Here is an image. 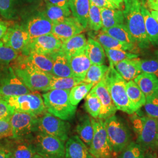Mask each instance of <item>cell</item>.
Segmentation results:
<instances>
[{"mask_svg": "<svg viewBox=\"0 0 158 158\" xmlns=\"http://www.w3.org/2000/svg\"><path fill=\"white\" fill-rule=\"evenodd\" d=\"M70 0H46V2L64 8H69Z\"/></svg>", "mask_w": 158, "mask_h": 158, "instance_id": "f907efd6", "label": "cell"}, {"mask_svg": "<svg viewBox=\"0 0 158 158\" xmlns=\"http://www.w3.org/2000/svg\"><path fill=\"white\" fill-rule=\"evenodd\" d=\"M145 6H148L151 10L158 11V0H147Z\"/></svg>", "mask_w": 158, "mask_h": 158, "instance_id": "816d5d0a", "label": "cell"}, {"mask_svg": "<svg viewBox=\"0 0 158 158\" xmlns=\"http://www.w3.org/2000/svg\"><path fill=\"white\" fill-rule=\"evenodd\" d=\"M29 36L26 27L15 25L7 28L2 37V42L17 52H22L29 41Z\"/></svg>", "mask_w": 158, "mask_h": 158, "instance_id": "5bb4252c", "label": "cell"}, {"mask_svg": "<svg viewBox=\"0 0 158 158\" xmlns=\"http://www.w3.org/2000/svg\"><path fill=\"white\" fill-rule=\"evenodd\" d=\"M15 0H0V14L6 19H10L15 16Z\"/></svg>", "mask_w": 158, "mask_h": 158, "instance_id": "ee69618b", "label": "cell"}, {"mask_svg": "<svg viewBox=\"0 0 158 158\" xmlns=\"http://www.w3.org/2000/svg\"><path fill=\"white\" fill-rule=\"evenodd\" d=\"M44 158V157H42V156H40V155L39 154H38V153H36L35 155H34V156H33V158Z\"/></svg>", "mask_w": 158, "mask_h": 158, "instance_id": "6f0895ef", "label": "cell"}, {"mask_svg": "<svg viewBox=\"0 0 158 158\" xmlns=\"http://www.w3.org/2000/svg\"><path fill=\"white\" fill-rule=\"evenodd\" d=\"M62 43L53 34H46L30 40L21 53L23 55H27L30 52L49 55L59 51Z\"/></svg>", "mask_w": 158, "mask_h": 158, "instance_id": "4fadbf2b", "label": "cell"}, {"mask_svg": "<svg viewBox=\"0 0 158 158\" xmlns=\"http://www.w3.org/2000/svg\"><path fill=\"white\" fill-rule=\"evenodd\" d=\"M31 92L17 76L14 69L8 67L0 70V97L19 96Z\"/></svg>", "mask_w": 158, "mask_h": 158, "instance_id": "7c38bea8", "label": "cell"}, {"mask_svg": "<svg viewBox=\"0 0 158 158\" xmlns=\"http://www.w3.org/2000/svg\"><path fill=\"white\" fill-rule=\"evenodd\" d=\"M53 26V23L46 17L43 12L35 14L29 19L26 26L29 40L46 34H52Z\"/></svg>", "mask_w": 158, "mask_h": 158, "instance_id": "e0dca14e", "label": "cell"}, {"mask_svg": "<svg viewBox=\"0 0 158 158\" xmlns=\"http://www.w3.org/2000/svg\"><path fill=\"white\" fill-rule=\"evenodd\" d=\"M71 125L67 121L63 120L46 111L39 117L37 132H42L66 142L69 138Z\"/></svg>", "mask_w": 158, "mask_h": 158, "instance_id": "30bf717a", "label": "cell"}, {"mask_svg": "<svg viewBox=\"0 0 158 158\" xmlns=\"http://www.w3.org/2000/svg\"><path fill=\"white\" fill-rule=\"evenodd\" d=\"M32 141L36 153L44 158H64L65 142L42 132H36Z\"/></svg>", "mask_w": 158, "mask_h": 158, "instance_id": "9c48e42d", "label": "cell"}, {"mask_svg": "<svg viewBox=\"0 0 158 158\" xmlns=\"http://www.w3.org/2000/svg\"><path fill=\"white\" fill-rule=\"evenodd\" d=\"M39 117L27 113L14 111L10 122L14 139L31 138L37 132Z\"/></svg>", "mask_w": 158, "mask_h": 158, "instance_id": "8fae6325", "label": "cell"}, {"mask_svg": "<svg viewBox=\"0 0 158 158\" xmlns=\"http://www.w3.org/2000/svg\"><path fill=\"white\" fill-rule=\"evenodd\" d=\"M94 134L89 148L91 155L94 158H113L112 148L108 138L104 120L91 118Z\"/></svg>", "mask_w": 158, "mask_h": 158, "instance_id": "ba28073f", "label": "cell"}, {"mask_svg": "<svg viewBox=\"0 0 158 158\" xmlns=\"http://www.w3.org/2000/svg\"><path fill=\"white\" fill-rule=\"evenodd\" d=\"M141 5L139 0H124L123 12L125 26L138 46L140 49H145L150 47L151 43L147 36Z\"/></svg>", "mask_w": 158, "mask_h": 158, "instance_id": "6da1fadb", "label": "cell"}, {"mask_svg": "<svg viewBox=\"0 0 158 158\" xmlns=\"http://www.w3.org/2000/svg\"><path fill=\"white\" fill-rule=\"evenodd\" d=\"M141 12L144 18L148 38L151 45L158 47V23L153 18L149 10L143 4L141 5Z\"/></svg>", "mask_w": 158, "mask_h": 158, "instance_id": "f546056e", "label": "cell"}, {"mask_svg": "<svg viewBox=\"0 0 158 158\" xmlns=\"http://www.w3.org/2000/svg\"><path fill=\"white\" fill-rule=\"evenodd\" d=\"M140 68L142 73L152 74L158 78V51L152 57L140 59Z\"/></svg>", "mask_w": 158, "mask_h": 158, "instance_id": "b9f144b4", "label": "cell"}, {"mask_svg": "<svg viewBox=\"0 0 158 158\" xmlns=\"http://www.w3.org/2000/svg\"><path fill=\"white\" fill-rule=\"evenodd\" d=\"M104 79L117 109L130 115L135 113L127 96V81L117 72L112 64H110Z\"/></svg>", "mask_w": 158, "mask_h": 158, "instance_id": "277c9868", "label": "cell"}, {"mask_svg": "<svg viewBox=\"0 0 158 158\" xmlns=\"http://www.w3.org/2000/svg\"><path fill=\"white\" fill-rule=\"evenodd\" d=\"M104 124L113 152L119 153L131 142L128 126L115 115L104 120Z\"/></svg>", "mask_w": 158, "mask_h": 158, "instance_id": "8992f818", "label": "cell"}, {"mask_svg": "<svg viewBox=\"0 0 158 158\" xmlns=\"http://www.w3.org/2000/svg\"><path fill=\"white\" fill-rule=\"evenodd\" d=\"M49 55L53 61L52 75L61 77L73 76L70 66V57L60 50Z\"/></svg>", "mask_w": 158, "mask_h": 158, "instance_id": "ac0fdd59", "label": "cell"}, {"mask_svg": "<svg viewBox=\"0 0 158 158\" xmlns=\"http://www.w3.org/2000/svg\"><path fill=\"white\" fill-rule=\"evenodd\" d=\"M90 2L100 8H106L110 9H117L115 6H113L107 0H90Z\"/></svg>", "mask_w": 158, "mask_h": 158, "instance_id": "c3c4849f", "label": "cell"}, {"mask_svg": "<svg viewBox=\"0 0 158 158\" xmlns=\"http://www.w3.org/2000/svg\"><path fill=\"white\" fill-rule=\"evenodd\" d=\"M42 12L53 23L64 21L66 18L70 17L72 13L70 8H64L48 2H46L45 11Z\"/></svg>", "mask_w": 158, "mask_h": 158, "instance_id": "d6a6232c", "label": "cell"}, {"mask_svg": "<svg viewBox=\"0 0 158 158\" xmlns=\"http://www.w3.org/2000/svg\"><path fill=\"white\" fill-rule=\"evenodd\" d=\"M2 98L7 102L14 111L27 113L36 117H40L46 111L42 96L35 91Z\"/></svg>", "mask_w": 158, "mask_h": 158, "instance_id": "52a82bcc", "label": "cell"}, {"mask_svg": "<svg viewBox=\"0 0 158 158\" xmlns=\"http://www.w3.org/2000/svg\"><path fill=\"white\" fill-rule=\"evenodd\" d=\"M102 20V30L110 28L115 25L124 24L123 12L118 9L100 8Z\"/></svg>", "mask_w": 158, "mask_h": 158, "instance_id": "f1b7e54d", "label": "cell"}, {"mask_svg": "<svg viewBox=\"0 0 158 158\" xmlns=\"http://www.w3.org/2000/svg\"><path fill=\"white\" fill-rule=\"evenodd\" d=\"M146 1H147V0H141L140 1H141V2L142 4L145 5V2H146Z\"/></svg>", "mask_w": 158, "mask_h": 158, "instance_id": "680465c9", "label": "cell"}, {"mask_svg": "<svg viewBox=\"0 0 158 158\" xmlns=\"http://www.w3.org/2000/svg\"><path fill=\"white\" fill-rule=\"evenodd\" d=\"M13 134L10 119H0V139L12 138Z\"/></svg>", "mask_w": 158, "mask_h": 158, "instance_id": "bcb514c9", "label": "cell"}, {"mask_svg": "<svg viewBox=\"0 0 158 158\" xmlns=\"http://www.w3.org/2000/svg\"><path fill=\"white\" fill-rule=\"evenodd\" d=\"M144 158H158V156L152 151H147L145 152Z\"/></svg>", "mask_w": 158, "mask_h": 158, "instance_id": "11a10c76", "label": "cell"}, {"mask_svg": "<svg viewBox=\"0 0 158 158\" xmlns=\"http://www.w3.org/2000/svg\"><path fill=\"white\" fill-rule=\"evenodd\" d=\"M14 112L7 102L0 97V119H10Z\"/></svg>", "mask_w": 158, "mask_h": 158, "instance_id": "7dc6e473", "label": "cell"}, {"mask_svg": "<svg viewBox=\"0 0 158 158\" xmlns=\"http://www.w3.org/2000/svg\"><path fill=\"white\" fill-rule=\"evenodd\" d=\"M94 36H92L91 38L96 40L103 48L112 49H122L129 52L128 48L126 46L115 40L111 36L101 31H98L97 34H94ZM91 38V37H90Z\"/></svg>", "mask_w": 158, "mask_h": 158, "instance_id": "836d02e7", "label": "cell"}, {"mask_svg": "<svg viewBox=\"0 0 158 158\" xmlns=\"http://www.w3.org/2000/svg\"><path fill=\"white\" fill-rule=\"evenodd\" d=\"M11 152L10 147L0 142V158H10Z\"/></svg>", "mask_w": 158, "mask_h": 158, "instance_id": "681fc988", "label": "cell"}, {"mask_svg": "<svg viewBox=\"0 0 158 158\" xmlns=\"http://www.w3.org/2000/svg\"><path fill=\"white\" fill-rule=\"evenodd\" d=\"M7 30V27L5 23L0 21V40L2 38L4 35L6 34Z\"/></svg>", "mask_w": 158, "mask_h": 158, "instance_id": "db71d44e", "label": "cell"}, {"mask_svg": "<svg viewBox=\"0 0 158 158\" xmlns=\"http://www.w3.org/2000/svg\"><path fill=\"white\" fill-rule=\"evenodd\" d=\"M76 131L81 140L89 148L93 139L94 129L91 118L88 115L85 114L80 117Z\"/></svg>", "mask_w": 158, "mask_h": 158, "instance_id": "83f0119b", "label": "cell"}, {"mask_svg": "<svg viewBox=\"0 0 158 158\" xmlns=\"http://www.w3.org/2000/svg\"><path fill=\"white\" fill-rule=\"evenodd\" d=\"M145 150L138 143L131 142L119 153L117 158H144Z\"/></svg>", "mask_w": 158, "mask_h": 158, "instance_id": "60d3db41", "label": "cell"}, {"mask_svg": "<svg viewBox=\"0 0 158 158\" xmlns=\"http://www.w3.org/2000/svg\"></svg>", "mask_w": 158, "mask_h": 158, "instance_id": "94428289", "label": "cell"}, {"mask_svg": "<svg viewBox=\"0 0 158 158\" xmlns=\"http://www.w3.org/2000/svg\"><path fill=\"white\" fill-rule=\"evenodd\" d=\"M118 10H122L124 8V0H107Z\"/></svg>", "mask_w": 158, "mask_h": 158, "instance_id": "f5cc1de1", "label": "cell"}, {"mask_svg": "<svg viewBox=\"0 0 158 158\" xmlns=\"http://www.w3.org/2000/svg\"><path fill=\"white\" fill-rule=\"evenodd\" d=\"M86 51L92 64L102 65L106 62V53L104 48L96 40L89 38Z\"/></svg>", "mask_w": 158, "mask_h": 158, "instance_id": "4dcf8cb0", "label": "cell"}, {"mask_svg": "<svg viewBox=\"0 0 158 158\" xmlns=\"http://www.w3.org/2000/svg\"><path fill=\"white\" fill-rule=\"evenodd\" d=\"M151 14L152 15L153 18L156 21V22L158 23V11H154V10H151L150 11Z\"/></svg>", "mask_w": 158, "mask_h": 158, "instance_id": "9f6ffc18", "label": "cell"}, {"mask_svg": "<svg viewBox=\"0 0 158 158\" xmlns=\"http://www.w3.org/2000/svg\"><path fill=\"white\" fill-rule=\"evenodd\" d=\"M19 57L25 62L39 70L52 74L53 61L49 55L30 52L27 55H21Z\"/></svg>", "mask_w": 158, "mask_h": 158, "instance_id": "7402d4cb", "label": "cell"}, {"mask_svg": "<svg viewBox=\"0 0 158 158\" xmlns=\"http://www.w3.org/2000/svg\"><path fill=\"white\" fill-rule=\"evenodd\" d=\"M85 28L74 17H69L60 23H53L52 34L62 42L81 34Z\"/></svg>", "mask_w": 158, "mask_h": 158, "instance_id": "9a60e30c", "label": "cell"}, {"mask_svg": "<svg viewBox=\"0 0 158 158\" xmlns=\"http://www.w3.org/2000/svg\"><path fill=\"white\" fill-rule=\"evenodd\" d=\"M84 107L92 118L98 119L101 111L102 104L98 96L92 90L85 97Z\"/></svg>", "mask_w": 158, "mask_h": 158, "instance_id": "74e56055", "label": "cell"}, {"mask_svg": "<svg viewBox=\"0 0 158 158\" xmlns=\"http://www.w3.org/2000/svg\"><path fill=\"white\" fill-rule=\"evenodd\" d=\"M114 67L126 81L133 80L142 73L140 59L138 57L123 60L117 63Z\"/></svg>", "mask_w": 158, "mask_h": 158, "instance_id": "603a6c76", "label": "cell"}, {"mask_svg": "<svg viewBox=\"0 0 158 158\" xmlns=\"http://www.w3.org/2000/svg\"><path fill=\"white\" fill-rule=\"evenodd\" d=\"M126 46L130 52L136 53L140 49L124 24L115 25L110 28L102 30ZM137 54V53H136Z\"/></svg>", "mask_w": 158, "mask_h": 158, "instance_id": "ffe728a7", "label": "cell"}, {"mask_svg": "<svg viewBox=\"0 0 158 158\" xmlns=\"http://www.w3.org/2000/svg\"><path fill=\"white\" fill-rule=\"evenodd\" d=\"M144 108L147 115L158 119V96L146 98Z\"/></svg>", "mask_w": 158, "mask_h": 158, "instance_id": "f6af8a7d", "label": "cell"}, {"mask_svg": "<svg viewBox=\"0 0 158 158\" xmlns=\"http://www.w3.org/2000/svg\"><path fill=\"white\" fill-rule=\"evenodd\" d=\"M131 117L132 126L136 135V143L147 151L158 149V119L148 115L134 113Z\"/></svg>", "mask_w": 158, "mask_h": 158, "instance_id": "7a4b0ae2", "label": "cell"}, {"mask_svg": "<svg viewBox=\"0 0 158 158\" xmlns=\"http://www.w3.org/2000/svg\"><path fill=\"white\" fill-rule=\"evenodd\" d=\"M105 53L107 55L110 64L115 66L117 63L124 60L126 59H132L138 57V55L136 53H131L130 52L122 49H112L104 48Z\"/></svg>", "mask_w": 158, "mask_h": 158, "instance_id": "f35d334b", "label": "cell"}, {"mask_svg": "<svg viewBox=\"0 0 158 158\" xmlns=\"http://www.w3.org/2000/svg\"><path fill=\"white\" fill-rule=\"evenodd\" d=\"M66 142L64 158H94L78 135L72 136Z\"/></svg>", "mask_w": 158, "mask_h": 158, "instance_id": "d6986e66", "label": "cell"}, {"mask_svg": "<svg viewBox=\"0 0 158 158\" xmlns=\"http://www.w3.org/2000/svg\"><path fill=\"white\" fill-rule=\"evenodd\" d=\"M87 42V40L85 34L81 33L63 42L60 50L71 57L78 51L85 48Z\"/></svg>", "mask_w": 158, "mask_h": 158, "instance_id": "1f68e13d", "label": "cell"}, {"mask_svg": "<svg viewBox=\"0 0 158 158\" xmlns=\"http://www.w3.org/2000/svg\"><path fill=\"white\" fill-rule=\"evenodd\" d=\"M32 138L15 139L10 149L12 158H32L36 153Z\"/></svg>", "mask_w": 158, "mask_h": 158, "instance_id": "d4e9b609", "label": "cell"}, {"mask_svg": "<svg viewBox=\"0 0 158 158\" xmlns=\"http://www.w3.org/2000/svg\"><path fill=\"white\" fill-rule=\"evenodd\" d=\"M147 97L158 96V78L152 74L141 73L133 80Z\"/></svg>", "mask_w": 158, "mask_h": 158, "instance_id": "cb8c5ba5", "label": "cell"}, {"mask_svg": "<svg viewBox=\"0 0 158 158\" xmlns=\"http://www.w3.org/2000/svg\"><path fill=\"white\" fill-rule=\"evenodd\" d=\"M87 27L94 32H98L102 28L100 8L92 3H90V6Z\"/></svg>", "mask_w": 158, "mask_h": 158, "instance_id": "ab89813d", "label": "cell"}, {"mask_svg": "<svg viewBox=\"0 0 158 158\" xmlns=\"http://www.w3.org/2000/svg\"><path fill=\"white\" fill-rule=\"evenodd\" d=\"M82 81H83L81 80L74 76L61 77H56L53 75L48 91L54 89L70 90L75 85H79V83H81Z\"/></svg>", "mask_w": 158, "mask_h": 158, "instance_id": "e575fe53", "label": "cell"}, {"mask_svg": "<svg viewBox=\"0 0 158 158\" xmlns=\"http://www.w3.org/2000/svg\"><path fill=\"white\" fill-rule=\"evenodd\" d=\"M108 69V67L105 64H91L83 82L95 85L104 77Z\"/></svg>", "mask_w": 158, "mask_h": 158, "instance_id": "8d00e7d4", "label": "cell"}, {"mask_svg": "<svg viewBox=\"0 0 158 158\" xmlns=\"http://www.w3.org/2000/svg\"><path fill=\"white\" fill-rule=\"evenodd\" d=\"M91 90L98 96L102 104L101 111L98 119L105 120L114 115L117 109L108 92L104 79H102Z\"/></svg>", "mask_w": 158, "mask_h": 158, "instance_id": "2e32d148", "label": "cell"}, {"mask_svg": "<svg viewBox=\"0 0 158 158\" xmlns=\"http://www.w3.org/2000/svg\"><path fill=\"white\" fill-rule=\"evenodd\" d=\"M90 6V0H70L69 1V8L71 12L85 29L87 27Z\"/></svg>", "mask_w": 158, "mask_h": 158, "instance_id": "484cf974", "label": "cell"}, {"mask_svg": "<svg viewBox=\"0 0 158 158\" xmlns=\"http://www.w3.org/2000/svg\"><path fill=\"white\" fill-rule=\"evenodd\" d=\"M126 88L131 105L135 113L144 106L146 102V97L134 80L127 81Z\"/></svg>", "mask_w": 158, "mask_h": 158, "instance_id": "4316f807", "label": "cell"}, {"mask_svg": "<svg viewBox=\"0 0 158 158\" xmlns=\"http://www.w3.org/2000/svg\"><path fill=\"white\" fill-rule=\"evenodd\" d=\"M70 90L54 89L42 94L46 111L64 121L74 118L77 106H73L69 100Z\"/></svg>", "mask_w": 158, "mask_h": 158, "instance_id": "3957f363", "label": "cell"}, {"mask_svg": "<svg viewBox=\"0 0 158 158\" xmlns=\"http://www.w3.org/2000/svg\"><path fill=\"white\" fill-rule=\"evenodd\" d=\"M12 158V156H11V158Z\"/></svg>", "mask_w": 158, "mask_h": 158, "instance_id": "91938a15", "label": "cell"}, {"mask_svg": "<svg viewBox=\"0 0 158 158\" xmlns=\"http://www.w3.org/2000/svg\"><path fill=\"white\" fill-rule=\"evenodd\" d=\"M91 64L87 53L86 47L70 57V66L73 76L82 81L84 80Z\"/></svg>", "mask_w": 158, "mask_h": 158, "instance_id": "44dd1931", "label": "cell"}, {"mask_svg": "<svg viewBox=\"0 0 158 158\" xmlns=\"http://www.w3.org/2000/svg\"><path fill=\"white\" fill-rule=\"evenodd\" d=\"M94 85L93 84L81 82L70 89L69 92V100L71 104L77 106L84 99Z\"/></svg>", "mask_w": 158, "mask_h": 158, "instance_id": "d590c367", "label": "cell"}, {"mask_svg": "<svg viewBox=\"0 0 158 158\" xmlns=\"http://www.w3.org/2000/svg\"><path fill=\"white\" fill-rule=\"evenodd\" d=\"M18 57V52L11 48L6 46L0 41V64L7 65L15 60Z\"/></svg>", "mask_w": 158, "mask_h": 158, "instance_id": "7bdbcfd3", "label": "cell"}, {"mask_svg": "<svg viewBox=\"0 0 158 158\" xmlns=\"http://www.w3.org/2000/svg\"><path fill=\"white\" fill-rule=\"evenodd\" d=\"M14 72L23 83L32 92L47 91L52 74L39 70L17 57Z\"/></svg>", "mask_w": 158, "mask_h": 158, "instance_id": "5b68a950", "label": "cell"}]
</instances>
